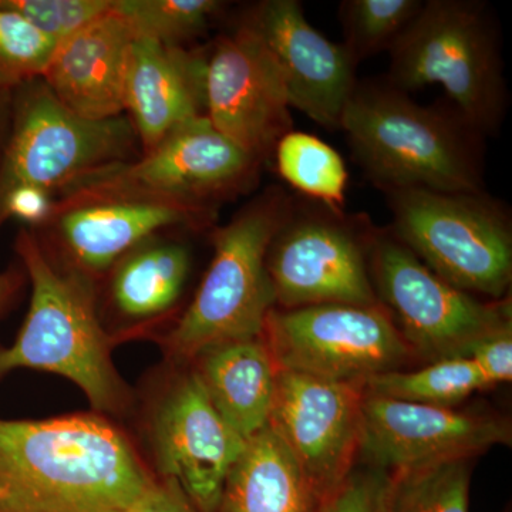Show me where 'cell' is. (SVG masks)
Instances as JSON below:
<instances>
[{"instance_id":"1","label":"cell","mask_w":512,"mask_h":512,"mask_svg":"<svg viewBox=\"0 0 512 512\" xmlns=\"http://www.w3.org/2000/svg\"><path fill=\"white\" fill-rule=\"evenodd\" d=\"M154 481L130 441L100 417L0 419L3 498L116 512Z\"/></svg>"},{"instance_id":"2","label":"cell","mask_w":512,"mask_h":512,"mask_svg":"<svg viewBox=\"0 0 512 512\" xmlns=\"http://www.w3.org/2000/svg\"><path fill=\"white\" fill-rule=\"evenodd\" d=\"M340 131L384 192H483L484 136L454 109L423 106L386 80L357 82Z\"/></svg>"},{"instance_id":"3","label":"cell","mask_w":512,"mask_h":512,"mask_svg":"<svg viewBox=\"0 0 512 512\" xmlns=\"http://www.w3.org/2000/svg\"><path fill=\"white\" fill-rule=\"evenodd\" d=\"M390 53L386 82L409 94L439 84L453 109L487 136L507 114L500 35L490 8L477 0L423 2Z\"/></svg>"},{"instance_id":"4","label":"cell","mask_w":512,"mask_h":512,"mask_svg":"<svg viewBox=\"0 0 512 512\" xmlns=\"http://www.w3.org/2000/svg\"><path fill=\"white\" fill-rule=\"evenodd\" d=\"M16 251L28 272L32 299L15 343L0 348V377L22 367L56 373L77 384L94 409L120 412L127 390L111 360L110 338L97 318L92 289L82 276L57 271L29 232H20Z\"/></svg>"},{"instance_id":"5","label":"cell","mask_w":512,"mask_h":512,"mask_svg":"<svg viewBox=\"0 0 512 512\" xmlns=\"http://www.w3.org/2000/svg\"><path fill=\"white\" fill-rule=\"evenodd\" d=\"M292 211L291 198L272 190L215 234L210 269L167 338L171 355L194 359L215 346L264 335L276 303L266 259Z\"/></svg>"},{"instance_id":"6","label":"cell","mask_w":512,"mask_h":512,"mask_svg":"<svg viewBox=\"0 0 512 512\" xmlns=\"http://www.w3.org/2000/svg\"><path fill=\"white\" fill-rule=\"evenodd\" d=\"M393 237L434 274L464 292L501 299L512 279L507 211L483 192H386Z\"/></svg>"},{"instance_id":"7","label":"cell","mask_w":512,"mask_h":512,"mask_svg":"<svg viewBox=\"0 0 512 512\" xmlns=\"http://www.w3.org/2000/svg\"><path fill=\"white\" fill-rule=\"evenodd\" d=\"M258 163L201 116L175 128L140 160L103 165L64 185V201L55 211L111 200L173 201L200 208L201 200L245 183Z\"/></svg>"},{"instance_id":"8","label":"cell","mask_w":512,"mask_h":512,"mask_svg":"<svg viewBox=\"0 0 512 512\" xmlns=\"http://www.w3.org/2000/svg\"><path fill=\"white\" fill-rule=\"evenodd\" d=\"M25 86L13 106L0 156V202L18 188H63L87 171L127 156L133 144L128 121L83 119L66 109L43 80Z\"/></svg>"},{"instance_id":"9","label":"cell","mask_w":512,"mask_h":512,"mask_svg":"<svg viewBox=\"0 0 512 512\" xmlns=\"http://www.w3.org/2000/svg\"><path fill=\"white\" fill-rule=\"evenodd\" d=\"M372 237L377 288L409 348L434 362L467 357L484 339L512 329L510 302L478 301L434 274L393 234Z\"/></svg>"},{"instance_id":"10","label":"cell","mask_w":512,"mask_h":512,"mask_svg":"<svg viewBox=\"0 0 512 512\" xmlns=\"http://www.w3.org/2000/svg\"><path fill=\"white\" fill-rule=\"evenodd\" d=\"M264 333L276 369L335 382L365 383L409 357V345L379 305L272 311Z\"/></svg>"},{"instance_id":"11","label":"cell","mask_w":512,"mask_h":512,"mask_svg":"<svg viewBox=\"0 0 512 512\" xmlns=\"http://www.w3.org/2000/svg\"><path fill=\"white\" fill-rule=\"evenodd\" d=\"M278 370V369H276ZM365 383L278 370L268 426L291 451L313 507L352 471L362 431Z\"/></svg>"},{"instance_id":"12","label":"cell","mask_w":512,"mask_h":512,"mask_svg":"<svg viewBox=\"0 0 512 512\" xmlns=\"http://www.w3.org/2000/svg\"><path fill=\"white\" fill-rule=\"evenodd\" d=\"M266 265L275 301L285 308L377 305L362 239L336 210H293L269 247Z\"/></svg>"},{"instance_id":"13","label":"cell","mask_w":512,"mask_h":512,"mask_svg":"<svg viewBox=\"0 0 512 512\" xmlns=\"http://www.w3.org/2000/svg\"><path fill=\"white\" fill-rule=\"evenodd\" d=\"M511 443V427L494 416L365 393L359 451L372 467L406 473Z\"/></svg>"},{"instance_id":"14","label":"cell","mask_w":512,"mask_h":512,"mask_svg":"<svg viewBox=\"0 0 512 512\" xmlns=\"http://www.w3.org/2000/svg\"><path fill=\"white\" fill-rule=\"evenodd\" d=\"M291 109L274 57L247 25L218 40L205 73V116L212 126L261 160L292 131Z\"/></svg>"},{"instance_id":"15","label":"cell","mask_w":512,"mask_h":512,"mask_svg":"<svg viewBox=\"0 0 512 512\" xmlns=\"http://www.w3.org/2000/svg\"><path fill=\"white\" fill-rule=\"evenodd\" d=\"M192 373L165 397L153 424L161 480L175 483L198 512H218L229 471L247 447Z\"/></svg>"},{"instance_id":"16","label":"cell","mask_w":512,"mask_h":512,"mask_svg":"<svg viewBox=\"0 0 512 512\" xmlns=\"http://www.w3.org/2000/svg\"><path fill=\"white\" fill-rule=\"evenodd\" d=\"M274 57L289 104L329 130H340L355 90L356 64L306 19L298 0H265L244 23Z\"/></svg>"},{"instance_id":"17","label":"cell","mask_w":512,"mask_h":512,"mask_svg":"<svg viewBox=\"0 0 512 512\" xmlns=\"http://www.w3.org/2000/svg\"><path fill=\"white\" fill-rule=\"evenodd\" d=\"M136 39L113 6L57 43L43 83L66 109L87 120H109L124 110L128 53Z\"/></svg>"},{"instance_id":"18","label":"cell","mask_w":512,"mask_h":512,"mask_svg":"<svg viewBox=\"0 0 512 512\" xmlns=\"http://www.w3.org/2000/svg\"><path fill=\"white\" fill-rule=\"evenodd\" d=\"M207 57L136 37L128 53L124 109L147 151L188 121L205 116Z\"/></svg>"},{"instance_id":"19","label":"cell","mask_w":512,"mask_h":512,"mask_svg":"<svg viewBox=\"0 0 512 512\" xmlns=\"http://www.w3.org/2000/svg\"><path fill=\"white\" fill-rule=\"evenodd\" d=\"M59 227L80 265L103 271L158 229L197 220L200 208L173 201L111 200L64 208Z\"/></svg>"},{"instance_id":"20","label":"cell","mask_w":512,"mask_h":512,"mask_svg":"<svg viewBox=\"0 0 512 512\" xmlns=\"http://www.w3.org/2000/svg\"><path fill=\"white\" fill-rule=\"evenodd\" d=\"M198 359L197 375L221 416L247 440L264 430L278 372L268 345L261 338L238 340L208 349Z\"/></svg>"},{"instance_id":"21","label":"cell","mask_w":512,"mask_h":512,"mask_svg":"<svg viewBox=\"0 0 512 512\" xmlns=\"http://www.w3.org/2000/svg\"><path fill=\"white\" fill-rule=\"evenodd\" d=\"M301 468L271 427L247 441L229 471L218 512H311Z\"/></svg>"},{"instance_id":"22","label":"cell","mask_w":512,"mask_h":512,"mask_svg":"<svg viewBox=\"0 0 512 512\" xmlns=\"http://www.w3.org/2000/svg\"><path fill=\"white\" fill-rule=\"evenodd\" d=\"M188 269L190 256L181 245L143 248L127 258L114 275V301L121 312L134 318L167 311L180 298Z\"/></svg>"},{"instance_id":"23","label":"cell","mask_w":512,"mask_h":512,"mask_svg":"<svg viewBox=\"0 0 512 512\" xmlns=\"http://www.w3.org/2000/svg\"><path fill=\"white\" fill-rule=\"evenodd\" d=\"M491 384L468 357L436 360L416 372L382 373L369 377L365 393L404 402L453 407Z\"/></svg>"},{"instance_id":"24","label":"cell","mask_w":512,"mask_h":512,"mask_svg":"<svg viewBox=\"0 0 512 512\" xmlns=\"http://www.w3.org/2000/svg\"><path fill=\"white\" fill-rule=\"evenodd\" d=\"M276 168L286 183L329 208L345 202L349 174L335 148L312 134L289 131L276 144Z\"/></svg>"},{"instance_id":"25","label":"cell","mask_w":512,"mask_h":512,"mask_svg":"<svg viewBox=\"0 0 512 512\" xmlns=\"http://www.w3.org/2000/svg\"><path fill=\"white\" fill-rule=\"evenodd\" d=\"M470 460H453L393 474L384 512H468Z\"/></svg>"},{"instance_id":"26","label":"cell","mask_w":512,"mask_h":512,"mask_svg":"<svg viewBox=\"0 0 512 512\" xmlns=\"http://www.w3.org/2000/svg\"><path fill=\"white\" fill-rule=\"evenodd\" d=\"M420 0H345L340 3L343 47L359 66L363 60L389 52L413 22Z\"/></svg>"},{"instance_id":"27","label":"cell","mask_w":512,"mask_h":512,"mask_svg":"<svg viewBox=\"0 0 512 512\" xmlns=\"http://www.w3.org/2000/svg\"><path fill=\"white\" fill-rule=\"evenodd\" d=\"M114 9L126 20L134 37L165 45L200 35L222 9L217 0H114Z\"/></svg>"},{"instance_id":"28","label":"cell","mask_w":512,"mask_h":512,"mask_svg":"<svg viewBox=\"0 0 512 512\" xmlns=\"http://www.w3.org/2000/svg\"><path fill=\"white\" fill-rule=\"evenodd\" d=\"M57 43L12 10L0 6V89L42 77Z\"/></svg>"},{"instance_id":"29","label":"cell","mask_w":512,"mask_h":512,"mask_svg":"<svg viewBox=\"0 0 512 512\" xmlns=\"http://www.w3.org/2000/svg\"><path fill=\"white\" fill-rule=\"evenodd\" d=\"M0 6L60 43L109 12L113 0H0Z\"/></svg>"},{"instance_id":"30","label":"cell","mask_w":512,"mask_h":512,"mask_svg":"<svg viewBox=\"0 0 512 512\" xmlns=\"http://www.w3.org/2000/svg\"><path fill=\"white\" fill-rule=\"evenodd\" d=\"M392 483L393 474L379 468L350 471L345 481L311 512H384Z\"/></svg>"},{"instance_id":"31","label":"cell","mask_w":512,"mask_h":512,"mask_svg":"<svg viewBox=\"0 0 512 512\" xmlns=\"http://www.w3.org/2000/svg\"><path fill=\"white\" fill-rule=\"evenodd\" d=\"M491 386L511 382L512 379V329L484 339L468 353Z\"/></svg>"},{"instance_id":"32","label":"cell","mask_w":512,"mask_h":512,"mask_svg":"<svg viewBox=\"0 0 512 512\" xmlns=\"http://www.w3.org/2000/svg\"><path fill=\"white\" fill-rule=\"evenodd\" d=\"M116 512H198L184 491L171 481H154L133 504Z\"/></svg>"},{"instance_id":"33","label":"cell","mask_w":512,"mask_h":512,"mask_svg":"<svg viewBox=\"0 0 512 512\" xmlns=\"http://www.w3.org/2000/svg\"><path fill=\"white\" fill-rule=\"evenodd\" d=\"M0 512H80L64 505L40 503V501H20L2 498Z\"/></svg>"},{"instance_id":"34","label":"cell","mask_w":512,"mask_h":512,"mask_svg":"<svg viewBox=\"0 0 512 512\" xmlns=\"http://www.w3.org/2000/svg\"><path fill=\"white\" fill-rule=\"evenodd\" d=\"M12 99H10V90L0 89V154L3 153L6 140L5 131H8V120L12 117Z\"/></svg>"},{"instance_id":"35","label":"cell","mask_w":512,"mask_h":512,"mask_svg":"<svg viewBox=\"0 0 512 512\" xmlns=\"http://www.w3.org/2000/svg\"><path fill=\"white\" fill-rule=\"evenodd\" d=\"M19 279V276L12 274V272L0 274V313L3 312L12 296L15 295L19 286Z\"/></svg>"},{"instance_id":"36","label":"cell","mask_w":512,"mask_h":512,"mask_svg":"<svg viewBox=\"0 0 512 512\" xmlns=\"http://www.w3.org/2000/svg\"><path fill=\"white\" fill-rule=\"evenodd\" d=\"M3 497H5V491L0 488V500H2Z\"/></svg>"}]
</instances>
